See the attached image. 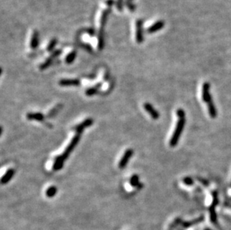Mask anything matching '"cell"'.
I'll return each instance as SVG.
<instances>
[{
  "mask_svg": "<svg viewBox=\"0 0 231 230\" xmlns=\"http://www.w3.org/2000/svg\"><path fill=\"white\" fill-rule=\"evenodd\" d=\"M104 47V37H103V29H100L98 36V48L100 50H102Z\"/></svg>",
  "mask_w": 231,
  "mask_h": 230,
  "instance_id": "obj_20",
  "label": "cell"
},
{
  "mask_svg": "<svg viewBox=\"0 0 231 230\" xmlns=\"http://www.w3.org/2000/svg\"><path fill=\"white\" fill-rule=\"evenodd\" d=\"M61 53V50H54V52H53V53L51 54V57H53V58H56V57H58V56Z\"/></svg>",
  "mask_w": 231,
  "mask_h": 230,
  "instance_id": "obj_27",
  "label": "cell"
},
{
  "mask_svg": "<svg viewBox=\"0 0 231 230\" xmlns=\"http://www.w3.org/2000/svg\"><path fill=\"white\" fill-rule=\"evenodd\" d=\"M80 138H81V134H76L73 137V138L70 141V144L67 145V147H66L65 150L64 151L61 155H62L63 158H64V160H67V158L70 156V153L73 152L74 149H75L76 146L79 144L80 141Z\"/></svg>",
  "mask_w": 231,
  "mask_h": 230,
  "instance_id": "obj_3",
  "label": "cell"
},
{
  "mask_svg": "<svg viewBox=\"0 0 231 230\" xmlns=\"http://www.w3.org/2000/svg\"><path fill=\"white\" fill-rule=\"evenodd\" d=\"M15 173V170L14 168H9L8 170L5 172V174L2 176V179H1V183L2 185H5V184L8 183L12 178L14 177Z\"/></svg>",
  "mask_w": 231,
  "mask_h": 230,
  "instance_id": "obj_10",
  "label": "cell"
},
{
  "mask_svg": "<svg viewBox=\"0 0 231 230\" xmlns=\"http://www.w3.org/2000/svg\"><path fill=\"white\" fill-rule=\"evenodd\" d=\"M53 61V58L50 56V58H46V59L45 60V61L43 63V64H40L39 68H40V70H44L47 69L48 67L51 65Z\"/></svg>",
  "mask_w": 231,
  "mask_h": 230,
  "instance_id": "obj_17",
  "label": "cell"
},
{
  "mask_svg": "<svg viewBox=\"0 0 231 230\" xmlns=\"http://www.w3.org/2000/svg\"><path fill=\"white\" fill-rule=\"evenodd\" d=\"M123 1L122 0H118V2H116V6L118 11H121L123 10Z\"/></svg>",
  "mask_w": 231,
  "mask_h": 230,
  "instance_id": "obj_26",
  "label": "cell"
},
{
  "mask_svg": "<svg viewBox=\"0 0 231 230\" xmlns=\"http://www.w3.org/2000/svg\"><path fill=\"white\" fill-rule=\"evenodd\" d=\"M129 184L132 187H138L140 185V182H139V176L138 175L134 174L132 175L129 179Z\"/></svg>",
  "mask_w": 231,
  "mask_h": 230,
  "instance_id": "obj_18",
  "label": "cell"
},
{
  "mask_svg": "<svg viewBox=\"0 0 231 230\" xmlns=\"http://www.w3.org/2000/svg\"><path fill=\"white\" fill-rule=\"evenodd\" d=\"M126 5L130 11H134L135 9H136V6H135L134 4L132 3L131 1H129V0L126 2Z\"/></svg>",
  "mask_w": 231,
  "mask_h": 230,
  "instance_id": "obj_24",
  "label": "cell"
},
{
  "mask_svg": "<svg viewBox=\"0 0 231 230\" xmlns=\"http://www.w3.org/2000/svg\"><path fill=\"white\" fill-rule=\"evenodd\" d=\"M209 88H210V85L207 82H206L203 85V100L207 103L208 109H209V113L210 114V117L212 118H215L217 115L216 109L212 102V96H211L210 93H209Z\"/></svg>",
  "mask_w": 231,
  "mask_h": 230,
  "instance_id": "obj_2",
  "label": "cell"
},
{
  "mask_svg": "<svg viewBox=\"0 0 231 230\" xmlns=\"http://www.w3.org/2000/svg\"><path fill=\"white\" fill-rule=\"evenodd\" d=\"M136 25V42L139 43H142L144 40L143 29H142V26H143V21H142V19H137Z\"/></svg>",
  "mask_w": 231,
  "mask_h": 230,
  "instance_id": "obj_6",
  "label": "cell"
},
{
  "mask_svg": "<svg viewBox=\"0 0 231 230\" xmlns=\"http://www.w3.org/2000/svg\"><path fill=\"white\" fill-rule=\"evenodd\" d=\"M58 43V40L56 38H53L51 40H50V42H49V43H48V46H47V48H46V50H47L48 52H52L54 50L55 47H56V44H57Z\"/></svg>",
  "mask_w": 231,
  "mask_h": 230,
  "instance_id": "obj_22",
  "label": "cell"
},
{
  "mask_svg": "<svg viewBox=\"0 0 231 230\" xmlns=\"http://www.w3.org/2000/svg\"><path fill=\"white\" fill-rule=\"evenodd\" d=\"M183 183L186 184V185H193V180L191 179L190 177H186L183 179Z\"/></svg>",
  "mask_w": 231,
  "mask_h": 230,
  "instance_id": "obj_25",
  "label": "cell"
},
{
  "mask_svg": "<svg viewBox=\"0 0 231 230\" xmlns=\"http://www.w3.org/2000/svg\"><path fill=\"white\" fill-rule=\"evenodd\" d=\"M26 118L29 120L43 121L44 120V115L40 112H31L26 114Z\"/></svg>",
  "mask_w": 231,
  "mask_h": 230,
  "instance_id": "obj_13",
  "label": "cell"
},
{
  "mask_svg": "<svg viewBox=\"0 0 231 230\" xmlns=\"http://www.w3.org/2000/svg\"><path fill=\"white\" fill-rule=\"evenodd\" d=\"M129 1H132V0H129Z\"/></svg>",
  "mask_w": 231,
  "mask_h": 230,
  "instance_id": "obj_29",
  "label": "cell"
},
{
  "mask_svg": "<svg viewBox=\"0 0 231 230\" xmlns=\"http://www.w3.org/2000/svg\"><path fill=\"white\" fill-rule=\"evenodd\" d=\"M58 84L62 87L78 86L80 85V81L77 78H62L59 81Z\"/></svg>",
  "mask_w": 231,
  "mask_h": 230,
  "instance_id": "obj_8",
  "label": "cell"
},
{
  "mask_svg": "<svg viewBox=\"0 0 231 230\" xmlns=\"http://www.w3.org/2000/svg\"><path fill=\"white\" fill-rule=\"evenodd\" d=\"M144 108L145 111L150 115V117L153 119V120H158L160 118V113L154 109L153 106L149 102H146L144 104Z\"/></svg>",
  "mask_w": 231,
  "mask_h": 230,
  "instance_id": "obj_7",
  "label": "cell"
},
{
  "mask_svg": "<svg viewBox=\"0 0 231 230\" xmlns=\"http://www.w3.org/2000/svg\"><path fill=\"white\" fill-rule=\"evenodd\" d=\"M77 52L76 51H72L66 56L65 58V62L67 64H70L75 61L76 58H77Z\"/></svg>",
  "mask_w": 231,
  "mask_h": 230,
  "instance_id": "obj_16",
  "label": "cell"
},
{
  "mask_svg": "<svg viewBox=\"0 0 231 230\" xmlns=\"http://www.w3.org/2000/svg\"><path fill=\"white\" fill-rule=\"evenodd\" d=\"M217 203H218V196H217L216 192H214L213 203H212V206L209 208V211H210V219H211V221H212V223H214V224L216 223V221H217L216 214H215V206H216Z\"/></svg>",
  "mask_w": 231,
  "mask_h": 230,
  "instance_id": "obj_9",
  "label": "cell"
},
{
  "mask_svg": "<svg viewBox=\"0 0 231 230\" xmlns=\"http://www.w3.org/2000/svg\"><path fill=\"white\" fill-rule=\"evenodd\" d=\"M165 26V22L163 20H160L157 21L156 22L153 23L151 26L147 29V32L149 34H153L155 33V32H158V31L161 30L162 29H163Z\"/></svg>",
  "mask_w": 231,
  "mask_h": 230,
  "instance_id": "obj_11",
  "label": "cell"
},
{
  "mask_svg": "<svg viewBox=\"0 0 231 230\" xmlns=\"http://www.w3.org/2000/svg\"><path fill=\"white\" fill-rule=\"evenodd\" d=\"M57 190L56 186H50L46 190V196L47 197H53L57 193Z\"/></svg>",
  "mask_w": 231,
  "mask_h": 230,
  "instance_id": "obj_19",
  "label": "cell"
},
{
  "mask_svg": "<svg viewBox=\"0 0 231 230\" xmlns=\"http://www.w3.org/2000/svg\"><path fill=\"white\" fill-rule=\"evenodd\" d=\"M39 44V34L38 31H35L32 34L30 40V47L32 50L37 49Z\"/></svg>",
  "mask_w": 231,
  "mask_h": 230,
  "instance_id": "obj_14",
  "label": "cell"
},
{
  "mask_svg": "<svg viewBox=\"0 0 231 230\" xmlns=\"http://www.w3.org/2000/svg\"><path fill=\"white\" fill-rule=\"evenodd\" d=\"M177 117H178V120H177V123L176 125L175 130H174V133H173L171 137V140H170V146L171 147H174L178 143L182 132L183 131L184 126H185L186 123L185 112L183 109H177Z\"/></svg>",
  "mask_w": 231,
  "mask_h": 230,
  "instance_id": "obj_1",
  "label": "cell"
},
{
  "mask_svg": "<svg viewBox=\"0 0 231 230\" xmlns=\"http://www.w3.org/2000/svg\"><path fill=\"white\" fill-rule=\"evenodd\" d=\"M101 85H102V84L98 83L97 85H96L95 86L92 87V88H89L88 89H87L86 91H85V94H86V96H93V95L96 94L97 91H98V90L100 88Z\"/></svg>",
  "mask_w": 231,
  "mask_h": 230,
  "instance_id": "obj_15",
  "label": "cell"
},
{
  "mask_svg": "<svg viewBox=\"0 0 231 230\" xmlns=\"http://www.w3.org/2000/svg\"><path fill=\"white\" fill-rule=\"evenodd\" d=\"M133 152H133V150H132V149H127V150L125 151L123 156L121 157V160H120L119 164H118V167H119L120 169H123L124 167H126L128 162H129V159H130L132 155H133Z\"/></svg>",
  "mask_w": 231,
  "mask_h": 230,
  "instance_id": "obj_4",
  "label": "cell"
},
{
  "mask_svg": "<svg viewBox=\"0 0 231 230\" xmlns=\"http://www.w3.org/2000/svg\"><path fill=\"white\" fill-rule=\"evenodd\" d=\"M114 3H115V2H114V0H106V1H105V4L109 7L112 6V5H114Z\"/></svg>",
  "mask_w": 231,
  "mask_h": 230,
  "instance_id": "obj_28",
  "label": "cell"
},
{
  "mask_svg": "<svg viewBox=\"0 0 231 230\" xmlns=\"http://www.w3.org/2000/svg\"><path fill=\"white\" fill-rule=\"evenodd\" d=\"M64 158H63L62 155H58L54 161V163L53 165V170L54 171H58L60 170H61V168L64 166Z\"/></svg>",
  "mask_w": 231,
  "mask_h": 230,
  "instance_id": "obj_12",
  "label": "cell"
},
{
  "mask_svg": "<svg viewBox=\"0 0 231 230\" xmlns=\"http://www.w3.org/2000/svg\"><path fill=\"white\" fill-rule=\"evenodd\" d=\"M108 14H109V11H108V10H105V11H103L102 16H101V20H100L101 29H103L104 26H105V24L106 23L107 19H108Z\"/></svg>",
  "mask_w": 231,
  "mask_h": 230,
  "instance_id": "obj_21",
  "label": "cell"
},
{
  "mask_svg": "<svg viewBox=\"0 0 231 230\" xmlns=\"http://www.w3.org/2000/svg\"><path fill=\"white\" fill-rule=\"evenodd\" d=\"M94 123V120L92 118H87L84 120H83L82 123H80L79 124H78L77 126H75L74 130L76 131V134H82L84 129H85L86 128L91 126Z\"/></svg>",
  "mask_w": 231,
  "mask_h": 230,
  "instance_id": "obj_5",
  "label": "cell"
},
{
  "mask_svg": "<svg viewBox=\"0 0 231 230\" xmlns=\"http://www.w3.org/2000/svg\"><path fill=\"white\" fill-rule=\"evenodd\" d=\"M203 219H204V218H203L202 217H201L200 218L194 220L192 222H191V221H190V222L184 223V224H183V227H185V228H188V227L191 226H193V225H194V224H198V223L201 222V221H203Z\"/></svg>",
  "mask_w": 231,
  "mask_h": 230,
  "instance_id": "obj_23",
  "label": "cell"
}]
</instances>
